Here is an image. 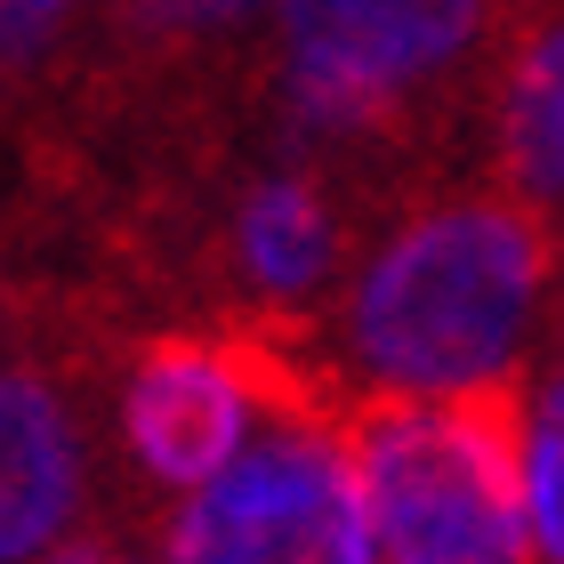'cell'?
<instances>
[{"mask_svg": "<svg viewBox=\"0 0 564 564\" xmlns=\"http://www.w3.org/2000/svg\"><path fill=\"white\" fill-rule=\"evenodd\" d=\"M556 267V226L517 194L427 202L364 259L339 306L347 364L395 395H452L517 371Z\"/></svg>", "mask_w": 564, "mask_h": 564, "instance_id": "1", "label": "cell"}, {"mask_svg": "<svg viewBox=\"0 0 564 564\" xmlns=\"http://www.w3.org/2000/svg\"><path fill=\"white\" fill-rule=\"evenodd\" d=\"M339 444L388 564H532L524 508V371L452 395H347Z\"/></svg>", "mask_w": 564, "mask_h": 564, "instance_id": "2", "label": "cell"}, {"mask_svg": "<svg viewBox=\"0 0 564 564\" xmlns=\"http://www.w3.org/2000/svg\"><path fill=\"white\" fill-rule=\"evenodd\" d=\"M339 403L259 412L250 444L170 517V564H379Z\"/></svg>", "mask_w": 564, "mask_h": 564, "instance_id": "3", "label": "cell"}, {"mask_svg": "<svg viewBox=\"0 0 564 564\" xmlns=\"http://www.w3.org/2000/svg\"><path fill=\"white\" fill-rule=\"evenodd\" d=\"M500 0H282V106L299 138L388 145L412 97L459 73Z\"/></svg>", "mask_w": 564, "mask_h": 564, "instance_id": "4", "label": "cell"}, {"mask_svg": "<svg viewBox=\"0 0 564 564\" xmlns=\"http://www.w3.org/2000/svg\"><path fill=\"white\" fill-rule=\"evenodd\" d=\"M250 427H259V403H250L235 330H162L130 355L121 444L162 492H202L250 444Z\"/></svg>", "mask_w": 564, "mask_h": 564, "instance_id": "5", "label": "cell"}, {"mask_svg": "<svg viewBox=\"0 0 564 564\" xmlns=\"http://www.w3.org/2000/svg\"><path fill=\"white\" fill-rule=\"evenodd\" d=\"M89 500V435L33 364H0V564H33Z\"/></svg>", "mask_w": 564, "mask_h": 564, "instance_id": "6", "label": "cell"}, {"mask_svg": "<svg viewBox=\"0 0 564 564\" xmlns=\"http://www.w3.org/2000/svg\"><path fill=\"white\" fill-rule=\"evenodd\" d=\"M226 267L267 315H306L347 267V218L315 170H267L226 210Z\"/></svg>", "mask_w": 564, "mask_h": 564, "instance_id": "7", "label": "cell"}, {"mask_svg": "<svg viewBox=\"0 0 564 564\" xmlns=\"http://www.w3.org/2000/svg\"><path fill=\"white\" fill-rule=\"evenodd\" d=\"M492 162L500 186L532 202L549 226L564 218V24L517 41L500 73V113H492Z\"/></svg>", "mask_w": 564, "mask_h": 564, "instance_id": "8", "label": "cell"}, {"mask_svg": "<svg viewBox=\"0 0 564 564\" xmlns=\"http://www.w3.org/2000/svg\"><path fill=\"white\" fill-rule=\"evenodd\" d=\"M532 541H541L549 564H564V371H556V388L541 403V420H532Z\"/></svg>", "mask_w": 564, "mask_h": 564, "instance_id": "9", "label": "cell"}, {"mask_svg": "<svg viewBox=\"0 0 564 564\" xmlns=\"http://www.w3.org/2000/svg\"><path fill=\"white\" fill-rule=\"evenodd\" d=\"M267 0H138V17L153 24L162 41H210V33H235L250 24Z\"/></svg>", "mask_w": 564, "mask_h": 564, "instance_id": "10", "label": "cell"}, {"mask_svg": "<svg viewBox=\"0 0 564 564\" xmlns=\"http://www.w3.org/2000/svg\"><path fill=\"white\" fill-rule=\"evenodd\" d=\"M41 9H65V0H41Z\"/></svg>", "mask_w": 564, "mask_h": 564, "instance_id": "11", "label": "cell"}, {"mask_svg": "<svg viewBox=\"0 0 564 564\" xmlns=\"http://www.w3.org/2000/svg\"><path fill=\"white\" fill-rule=\"evenodd\" d=\"M121 564H130V556H121Z\"/></svg>", "mask_w": 564, "mask_h": 564, "instance_id": "12", "label": "cell"}]
</instances>
